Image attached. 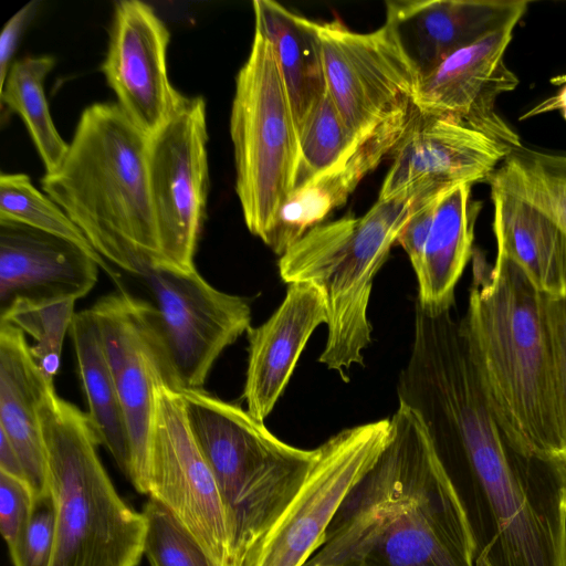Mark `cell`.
Listing matches in <instances>:
<instances>
[{"mask_svg": "<svg viewBox=\"0 0 566 566\" xmlns=\"http://www.w3.org/2000/svg\"><path fill=\"white\" fill-rule=\"evenodd\" d=\"M430 434L464 511L474 566H566V461L514 438L478 390L444 402Z\"/></svg>", "mask_w": 566, "mask_h": 566, "instance_id": "cell-1", "label": "cell"}, {"mask_svg": "<svg viewBox=\"0 0 566 566\" xmlns=\"http://www.w3.org/2000/svg\"><path fill=\"white\" fill-rule=\"evenodd\" d=\"M390 439L304 566H474L459 496L419 415L399 402Z\"/></svg>", "mask_w": 566, "mask_h": 566, "instance_id": "cell-2", "label": "cell"}, {"mask_svg": "<svg viewBox=\"0 0 566 566\" xmlns=\"http://www.w3.org/2000/svg\"><path fill=\"white\" fill-rule=\"evenodd\" d=\"M461 322L481 384L505 429L530 449L566 461L547 296L512 260L472 253Z\"/></svg>", "mask_w": 566, "mask_h": 566, "instance_id": "cell-3", "label": "cell"}, {"mask_svg": "<svg viewBox=\"0 0 566 566\" xmlns=\"http://www.w3.org/2000/svg\"><path fill=\"white\" fill-rule=\"evenodd\" d=\"M148 145L117 103H95L83 111L60 166L41 179L93 249L139 277L161 264Z\"/></svg>", "mask_w": 566, "mask_h": 566, "instance_id": "cell-4", "label": "cell"}, {"mask_svg": "<svg viewBox=\"0 0 566 566\" xmlns=\"http://www.w3.org/2000/svg\"><path fill=\"white\" fill-rule=\"evenodd\" d=\"M48 482L55 505L51 566H137L147 521L113 485L86 415L49 386L39 406Z\"/></svg>", "mask_w": 566, "mask_h": 566, "instance_id": "cell-5", "label": "cell"}, {"mask_svg": "<svg viewBox=\"0 0 566 566\" xmlns=\"http://www.w3.org/2000/svg\"><path fill=\"white\" fill-rule=\"evenodd\" d=\"M419 197L403 191L377 199L363 216H344L308 230L279 260L281 279L316 286L325 301L327 339L318 361L348 381L345 369L364 366L371 340L373 282Z\"/></svg>", "mask_w": 566, "mask_h": 566, "instance_id": "cell-6", "label": "cell"}, {"mask_svg": "<svg viewBox=\"0 0 566 566\" xmlns=\"http://www.w3.org/2000/svg\"><path fill=\"white\" fill-rule=\"evenodd\" d=\"M179 392L227 509L232 566H242L301 490L317 450L283 442L248 410L203 388Z\"/></svg>", "mask_w": 566, "mask_h": 566, "instance_id": "cell-7", "label": "cell"}, {"mask_svg": "<svg viewBox=\"0 0 566 566\" xmlns=\"http://www.w3.org/2000/svg\"><path fill=\"white\" fill-rule=\"evenodd\" d=\"M230 135L244 222L264 241L294 189L300 137L273 48L256 32L235 78Z\"/></svg>", "mask_w": 566, "mask_h": 566, "instance_id": "cell-8", "label": "cell"}, {"mask_svg": "<svg viewBox=\"0 0 566 566\" xmlns=\"http://www.w3.org/2000/svg\"><path fill=\"white\" fill-rule=\"evenodd\" d=\"M390 419L344 429L317 450L301 490L242 566H304L322 545L342 502L386 448Z\"/></svg>", "mask_w": 566, "mask_h": 566, "instance_id": "cell-9", "label": "cell"}, {"mask_svg": "<svg viewBox=\"0 0 566 566\" xmlns=\"http://www.w3.org/2000/svg\"><path fill=\"white\" fill-rule=\"evenodd\" d=\"M165 506L213 566H232L230 522L214 474L179 391L161 387L149 442L148 494Z\"/></svg>", "mask_w": 566, "mask_h": 566, "instance_id": "cell-10", "label": "cell"}, {"mask_svg": "<svg viewBox=\"0 0 566 566\" xmlns=\"http://www.w3.org/2000/svg\"><path fill=\"white\" fill-rule=\"evenodd\" d=\"M317 30L327 91L355 135L412 108L420 73L392 24L360 33L334 20Z\"/></svg>", "mask_w": 566, "mask_h": 566, "instance_id": "cell-11", "label": "cell"}, {"mask_svg": "<svg viewBox=\"0 0 566 566\" xmlns=\"http://www.w3.org/2000/svg\"><path fill=\"white\" fill-rule=\"evenodd\" d=\"M90 311L98 326L126 420L128 480L139 493L148 494L156 397L161 387L176 390L156 311L153 303L124 290L104 295Z\"/></svg>", "mask_w": 566, "mask_h": 566, "instance_id": "cell-12", "label": "cell"}, {"mask_svg": "<svg viewBox=\"0 0 566 566\" xmlns=\"http://www.w3.org/2000/svg\"><path fill=\"white\" fill-rule=\"evenodd\" d=\"M140 277L154 298L176 390L202 389L222 352L250 329L249 302L216 289L196 269L155 265Z\"/></svg>", "mask_w": 566, "mask_h": 566, "instance_id": "cell-13", "label": "cell"}, {"mask_svg": "<svg viewBox=\"0 0 566 566\" xmlns=\"http://www.w3.org/2000/svg\"><path fill=\"white\" fill-rule=\"evenodd\" d=\"M206 104L184 98L149 137L148 171L163 266L192 271L208 191Z\"/></svg>", "mask_w": 566, "mask_h": 566, "instance_id": "cell-14", "label": "cell"}, {"mask_svg": "<svg viewBox=\"0 0 566 566\" xmlns=\"http://www.w3.org/2000/svg\"><path fill=\"white\" fill-rule=\"evenodd\" d=\"M511 150L453 118L413 106L378 199L403 191L431 199L459 185L489 181Z\"/></svg>", "mask_w": 566, "mask_h": 566, "instance_id": "cell-15", "label": "cell"}, {"mask_svg": "<svg viewBox=\"0 0 566 566\" xmlns=\"http://www.w3.org/2000/svg\"><path fill=\"white\" fill-rule=\"evenodd\" d=\"M168 42L169 32L150 6L116 2L102 71L119 107L149 137L185 98L168 77Z\"/></svg>", "mask_w": 566, "mask_h": 566, "instance_id": "cell-16", "label": "cell"}, {"mask_svg": "<svg viewBox=\"0 0 566 566\" xmlns=\"http://www.w3.org/2000/svg\"><path fill=\"white\" fill-rule=\"evenodd\" d=\"M515 27L503 28L440 62L420 78L413 106L453 118L515 149L520 136L496 111L500 95L514 91L518 77L504 62Z\"/></svg>", "mask_w": 566, "mask_h": 566, "instance_id": "cell-17", "label": "cell"}, {"mask_svg": "<svg viewBox=\"0 0 566 566\" xmlns=\"http://www.w3.org/2000/svg\"><path fill=\"white\" fill-rule=\"evenodd\" d=\"M101 262L48 232L0 221V313L17 301L76 302L98 280Z\"/></svg>", "mask_w": 566, "mask_h": 566, "instance_id": "cell-18", "label": "cell"}, {"mask_svg": "<svg viewBox=\"0 0 566 566\" xmlns=\"http://www.w3.org/2000/svg\"><path fill=\"white\" fill-rule=\"evenodd\" d=\"M525 0H392V24L420 78L452 53L506 27H515Z\"/></svg>", "mask_w": 566, "mask_h": 566, "instance_id": "cell-19", "label": "cell"}, {"mask_svg": "<svg viewBox=\"0 0 566 566\" xmlns=\"http://www.w3.org/2000/svg\"><path fill=\"white\" fill-rule=\"evenodd\" d=\"M326 323L321 291L296 282L289 284L282 303L262 325L250 327L242 398L254 418L263 421L272 412L311 335Z\"/></svg>", "mask_w": 566, "mask_h": 566, "instance_id": "cell-20", "label": "cell"}, {"mask_svg": "<svg viewBox=\"0 0 566 566\" xmlns=\"http://www.w3.org/2000/svg\"><path fill=\"white\" fill-rule=\"evenodd\" d=\"M412 108L382 122L348 157L294 189L263 242L281 256L308 230L324 223L334 210L344 206L360 181L392 153Z\"/></svg>", "mask_w": 566, "mask_h": 566, "instance_id": "cell-21", "label": "cell"}, {"mask_svg": "<svg viewBox=\"0 0 566 566\" xmlns=\"http://www.w3.org/2000/svg\"><path fill=\"white\" fill-rule=\"evenodd\" d=\"M52 385L32 357L25 334L0 319V431L14 447L34 497L49 491L39 406Z\"/></svg>", "mask_w": 566, "mask_h": 566, "instance_id": "cell-22", "label": "cell"}, {"mask_svg": "<svg viewBox=\"0 0 566 566\" xmlns=\"http://www.w3.org/2000/svg\"><path fill=\"white\" fill-rule=\"evenodd\" d=\"M496 255L517 264L548 297L566 295V233L544 210L490 178Z\"/></svg>", "mask_w": 566, "mask_h": 566, "instance_id": "cell-23", "label": "cell"}, {"mask_svg": "<svg viewBox=\"0 0 566 566\" xmlns=\"http://www.w3.org/2000/svg\"><path fill=\"white\" fill-rule=\"evenodd\" d=\"M255 31L273 48L300 134L327 92L317 22L272 0L252 2Z\"/></svg>", "mask_w": 566, "mask_h": 566, "instance_id": "cell-24", "label": "cell"}, {"mask_svg": "<svg viewBox=\"0 0 566 566\" xmlns=\"http://www.w3.org/2000/svg\"><path fill=\"white\" fill-rule=\"evenodd\" d=\"M472 185L455 186L439 198L424 249L417 302L423 308L453 307L454 290L473 253L474 224L481 202Z\"/></svg>", "mask_w": 566, "mask_h": 566, "instance_id": "cell-25", "label": "cell"}, {"mask_svg": "<svg viewBox=\"0 0 566 566\" xmlns=\"http://www.w3.org/2000/svg\"><path fill=\"white\" fill-rule=\"evenodd\" d=\"M77 370L87 403V417L99 444L128 478L129 439L115 379L98 326L90 311L75 313L71 324Z\"/></svg>", "mask_w": 566, "mask_h": 566, "instance_id": "cell-26", "label": "cell"}, {"mask_svg": "<svg viewBox=\"0 0 566 566\" xmlns=\"http://www.w3.org/2000/svg\"><path fill=\"white\" fill-rule=\"evenodd\" d=\"M54 66L49 55L29 56L14 62L0 88L1 105L20 115L44 165L45 172L62 163L69 144L52 120L43 82Z\"/></svg>", "mask_w": 566, "mask_h": 566, "instance_id": "cell-27", "label": "cell"}, {"mask_svg": "<svg viewBox=\"0 0 566 566\" xmlns=\"http://www.w3.org/2000/svg\"><path fill=\"white\" fill-rule=\"evenodd\" d=\"M491 178L549 214L566 233V154L522 146Z\"/></svg>", "mask_w": 566, "mask_h": 566, "instance_id": "cell-28", "label": "cell"}, {"mask_svg": "<svg viewBox=\"0 0 566 566\" xmlns=\"http://www.w3.org/2000/svg\"><path fill=\"white\" fill-rule=\"evenodd\" d=\"M0 221L21 223L66 239L97 259L111 276L107 262L93 249L80 228L46 195L40 192L24 174L0 175Z\"/></svg>", "mask_w": 566, "mask_h": 566, "instance_id": "cell-29", "label": "cell"}, {"mask_svg": "<svg viewBox=\"0 0 566 566\" xmlns=\"http://www.w3.org/2000/svg\"><path fill=\"white\" fill-rule=\"evenodd\" d=\"M298 137L294 189L339 164L365 138L347 127L328 91L307 117Z\"/></svg>", "mask_w": 566, "mask_h": 566, "instance_id": "cell-30", "label": "cell"}, {"mask_svg": "<svg viewBox=\"0 0 566 566\" xmlns=\"http://www.w3.org/2000/svg\"><path fill=\"white\" fill-rule=\"evenodd\" d=\"M74 304L71 300L17 301L0 313V319L32 338L31 355L50 384H54L60 369L64 337L75 315Z\"/></svg>", "mask_w": 566, "mask_h": 566, "instance_id": "cell-31", "label": "cell"}, {"mask_svg": "<svg viewBox=\"0 0 566 566\" xmlns=\"http://www.w3.org/2000/svg\"><path fill=\"white\" fill-rule=\"evenodd\" d=\"M144 555L150 566H213L205 551L157 501L149 499Z\"/></svg>", "mask_w": 566, "mask_h": 566, "instance_id": "cell-32", "label": "cell"}, {"mask_svg": "<svg viewBox=\"0 0 566 566\" xmlns=\"http://www.w3.org/2000/svg\"><path fill=\"white\" fill-rule=\"evenodd\" d=\"M55 545V505L50 490L34 497L29 520L11 547L14 566H51Z\"/></svg>", "mask_w": 566, "mask_h": 566, "instance_id": "cell-33", "label": "cell"}, {"mask_svg": "<svg viewBox=\"0 0 566 566\" xmlns=\"http://www.w3.org/2000/svg\"><path fill=\"white\" fill-rule=\"evenodd\" d=\"M34 493L24 480L0 471V530L8 545H13L29 520Z\"/></svg>", "mask_w": 566, "mask_h": 566, "instance_id": "cell-34", "label": "cell"}, {"mask_svg": "<svg viewBox=\"0 0 566 566\" xmlns=\"http://www.w3.org/2000/svg\"><path fill=\"white\" fill-rule=\"evenodd\" d=\"M440 197L441 195L428 200L419 199L397 239L407 253L416 275L422 266L426 244Z\"/></svg>", "mask_w": 566, "mask_h": 566, "instance_id": "cell-35", "label": "cell"}, {"mask_svg": "<svg viewBox=\"0 0 566 566\" xmlns=\"http://www.w3.org/2000/svg\"><path fill=\"white\" fill-rule=\"evenodd\" d=\"M547 310L555 348L559 418L566 444V295L547 296Z\"/></svg>", "mask_w": 566, "mask_h": 566, "instance_id": "cell-36", "label": "cell"}, {"mask_svg": "<svg viewBox=\"0 0 566 566\" xmlns=\"http://www.w3.org/2000/svg\"><path fill=\"white\" fill-rule=\"evenodd\" d=\"M39 1H31L15 12L4 24L0 34V88L3 86L11 67V60L19 39L36 11Z\"/></svg>", "mask_w": 566, "mask_h": 566, "instance_id": "cell-37", "label": "cell"}, {"mask_svg": "<svg viewBox=\"0 0 566 566\" xmlns=\"http://www.w3.org/2000/svg\"><path fill=\"white\" fill-rule=\"evenodd\" d=\"M0 471L27 481L21 460L14 447L2 431H0Z\"/></svg>", "mask_w": 566, "mask_h": 566, "instance_id": "cell-38", "label": "cell"}, {"mask_svg": "<svg viewBox=\"0 0 566 566\" xmlns=\"http://www.w3.org/2000/svg\"><path fill=\"white\" fill-rule=\"evenodd\" d=\"M554 109H560L563 117L566 120V85L556 95L544 99L542 103L526 112L520 117V119H526Z\"/></svg>", "mask_w": 566, "mask_h": 566, "instance_id": "cell-39", "label": "cell"}, {"mask_svg": "<svg viewBox=\"0 0 566 566\" xmlns=\"http://www.w3.org/2000/svg\"><path fill=\"white\" fill-rule=\"evenodd\" d=\"M313 566H321V565H313Z\"/></svg>", "mask_w": 566, "mask_h": 566, "instance_id": "cell-40", "label": "cell"}]
</instances>
